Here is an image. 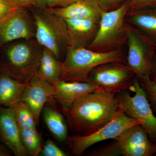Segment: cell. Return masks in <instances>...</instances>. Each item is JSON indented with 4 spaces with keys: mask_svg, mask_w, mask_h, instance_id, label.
Returning <instances> with one entry per match:
<instances>
[{
    "mask_svg": "<svg viewBox=\"0 0 156 156\" xmlns=\"http://www.w3.org/2000/svg\"><path fill=\"white\" fill-rule=\"evenodd\" d=\"M119 109L115 94L98 89L62 112L73 135L84 136L105 126Z\"/></svg>",
    "mask_w": 156,
    "mask_h": 156,
    "instance_id": "obj_1",
    "label": "cell"
},
{
    "mask_svg": "<svg viewBox=\"0 0 156 156\" xmlns=\"http://www.w3.org/2000/svg\"><path fill=\"white\" fill-rule=\"evenodd\" d=\"M42 53L35 38L6 44L0 48V72L27 83L37 76Z\"/></svg>",
    "mask_w": 156,
    "mask_h": 156,
    "instance_id": "obj_2",
    "label": "cell"
},
{
    "mask_svg": "<svg viewBox=\"0 0 156 156\" xmlns=\"http://www.w3.org/2000/svg\"><path fill=\"white\" fill-rule=\"evenodd\" d=\"M113 62L126 63V55L122 48L110 52H98L86 48L68 47L62 62L59 80L88 82L92 70L100 65Z\"/></svg>",
    "mask_w": 156,
    "mask_h": 156,
    "instance_id": "obj_3",
    "label": "cell"
},
{
    "mask_svg": "<svg viewBox=\"0 0 156 156\" xmlns=\"http://www.w3.org/2000/svg\"><path fill=\"white\" fill-rule=\"evenodd\" d=\"M36 25L35 39L42 47L51 51L59 61L64 59L68 47L65 20L48 9L30 8Z\"/></svg>",
    "mask_w": 156,
    "mask_h": 156,
    "instance_id": "obj_4",
    "label": "cell"
},
{
    "mask_svg": "<svg viewBox=\"0 0 156 156\" xmlns=\"http://www.w3.org/2000/svg\"><path fill=\"white\" fill-rule=\"evenodd\" d=\"M129 3L128 0L115 10L101 11L97 33L88 49L108 52L122 48L127 43L126 17Z\"/></svg>",
    "mask_w": 156,
    "mask_h": 156,
    "instance_id": "obj_5",
    "label": "cell"
},
{
    "mask_svg": "<svg viewBox=\"0 0 156 156\" xmlns=\"http://www.w3.org/2000/svg\"><path fill=\"white\" fill-rule=\"evenodd\" d=\"M129 90L134 92L133 96L127 91L115 94L119 108L136 120L147 132L151 141L156 144V116L136 76Z\"/></svg>",
    "mask_w": 156,
    "mask_h": 156,
    "instance_id": "obj_6",
    "label": "cell"
},
{
    "mask_svg": "<svg viewBox=\"0 0 156 156\" xmlns=\"http://www.w3.org/2000/svg\"><path fill=\"white\" fill-rule=\"evenodd\" d=\"M126 63L139 79H149L156 52V42L126 22Z\"/></svg>",
    "mask_w": 156,
    "mask_h": 156,
    "instance_id": "obj_7",
    "label": "cell"
},
{
    "mask_svg": "<svg viewBox=\"0 0 156 156\" xmlns=\"http://www.w3.org/2000/svg\"><path fill=\"white\" fill-rule=\"evenodd\" d=\"M138 124L139 123L136 120L128 116L119 108L110 122L92 134L84 136H69L66 140L69 150L73 155H81L95 144L114 139L128 128Z\"/></svg>",
    "mask_w": 156,
    "mask_h": 156,
    "instance_id": "obj_8",
    "label": "cell"
},
{
    "mask_svg": "<svg viewBox=\"0 0 156 156\" xmlns=\"http://www.w3.org/2000/svg\"><path fill=\"white\" fill-rule=\"evenodd\" d=\"M136 75L126 62H107L92 70L88 82L105 92L116 94L128 91Z\"/></svg>",
    "mask_w": 156,
    "mask_h": 156,
    "instance_id": "obj_9",
    "label": "cell"
},
{
    "mask_svg": "<svg viewBox=\"0 0 156 156\" xmlns=\"http://www.w3.org/2000/svg\"><path fill=\"white\" fill-rule=\"evenodd\" d=\"M108 144L111 156H151L156 153V144L140 124L128 128Z\"/></svg>",
    "mask_w": 156,
    "mask_h": 156,
    "instance_id": "obj_10",
    "label": "cell"
},
{
    "mask_svg": "<svg viewBox=\"0 0 156 156\" xmlns=\"http://www.w3.org/2000/svg\"><path fill=\"white\" fill-rule=\"evenodd\" d=\"M35 33V22L30 8H19L0 19V48L16 40L34 38Z\"/></svg>",
    "mask_w": 156,
    "mask_h": 156,
    "instance_id": "obj_11",
    "label": "cell"
},
{
    "mask_svg": "<svg viewBox=\"0 0 156 156\" xmlns=\"http://www.w3.org/2000/svg\"><path fill=\"white\" fill-rule=\"evenodd\" d=\"M54 94L53 85L36 76L27 84L20 101L28 105L38 124L44 107L53 99Z\"/></svg>",
    "mask_w": 156,
    "mask_h": 156,
    "instance_id": "obj_12",
    "label": "cell"
},
{
    "mask_svg": "<svg viewBox=\"0 0 156 156\" xmlns=\"http://www.w3.org/2000/svg\"><path fill=\"white\" fill-rule=\"evenodd\" d=\"M0 138L14 155H28L21 141L12 108L0 106Z\"/></svg>",
    "mask_w": 156,
    "mask_h": 156,
    "instance_id": "obj_13",
    "label": "cell"
},
{
    "mask_svg": "<svg viewBox=\"0 0 156 156\" xmlns=\"http://www.w3.org/2000/svg\"><path fill=\"white\" fill-rule=\"evenodd\" d=\"M53 99L62 109L68 108L85 95L100 89L90 82H70L59 80L53 85Z\"/></svg>",
    "mask_w": 156,
    "mask_h": 156,
    "instance_id": "obj_14",
    "label": "cell"
},
{
    "mask_svg": "<svg viewBox=\"0 0 156 156\" xmlns=\"http://www.w3.org/2000/svg\"><path fill=\"white\" fill-rule=\"evenodd\" d=\"M100 19L64 20L67 25L68 47L87 48L97 33Z\"/></svg>",
    "mask_w": 156,
    "mask_h": 156,
    "instance_id": "obj_15",
    "label": "cell"
},
{
    "mask_svg": "<svg viewBox=\"0 0 156 156\" xmlns=\"http://www.w3.org/2000/svg\"><path fill=\"white\" fill-rule=\"evenodd\" d=\"M48 9L64 20L100 19L102 11L95 0H82L66 7Z\"/></svg>",
    "mask_w": 156,
    "mask_h": 156,
    "instance_id": "obj_16",
    "label": "cell"
},
{
    "mask_svg": "<svg viewBox=\"0 0 156 156\" xmlns=\"http://www.w3.org/2000/svg\"><path fill=\"white\" fill-rule=\"evenodd\" d=\"M126 21L156 42V7L129 10Z\"/></svg>",
    "mask_w": 156,
    "mask_h": 156,
    "instance_id": "obj_17",
    "label": "cell"
},
{
    "mask_svg": "<svg viewBox=\"0 0 156 156\" xmlns=\"http://www.w3.org/2000/svg\"><path fill=\"white\" fill-rule=\"evenodd\" d=\"M27 84L0 72V106L12 108L20 101Z\"/></svg>",
    "mask_w": 156,
    "mask_h": 156,
    "instance_id": "obj_18",
    "label": "cell"
},
{
    "mask_svg": "<svg viewBox=\"0 0 156 156\" xmlns=\"http://www.w3.org/2000/svg\"><path fill=\"white\" fill-rule=\"evenodd\" d=\"M43 117L50 132L58 141L66 142L68 137V125L66 120L60 112L54 107H44Z\"/></svg>",
    "mask_w": 156,
    "mask_h": 156,
    "instance_id": "obj_19",
    "label": "cell"
},
{
    "mask_svg": "<svg viewBox=\"0 0 156 156\" xmlns=\"http://www.w3.org/2000/svg\"><path fill=\"white\" fill-rule=\"evenodd\" d=\"M62 62L51 51L43 47V53L37 76L54 85L60 79Z\"/></svg>",
    "mask_w": 156,
    "mask_h": 156,
    "instance_id": "obj_20",
    "label": "cell"
},
{
    "mask_svg": "<svg viewBox=\"0 0 156 156\" xmlns=\"http://www.w3.org/2000/svg\"><path fill=\"white\" fill-rule=\"evenodd\" d=\"M20 137L28 155L37 156L41 152L43 140L37 129H20Z\"/></svg>",
    "mask_w": 156,
    "mask_h": 156,
    "instance_id": "obj_21",
    "label": "cell"
},
{
    "mask_svg": "<svg viewBox=\"0 0 156 156\" xmlns=\"http://www.w3.org/2000/svg\"><path fill=\"white\" fill-rule=\"evenodd\" d=\"M12 108L20 129H37V123L27 104L20 101Z\"/></svg>",
    "mask_w": 156,
    "mask_h": 156,
    "instance_id": "obj_22",
    "label": "cell"
},
{
    "mask_svg": "<svg viewBox=\"0 0 156 156\" xmlns=\"http://www.w3.org/2000/svg\"><path fill=\"white\" fill-rule=\"evenodd\" d=\"M139 80L140 85L145 91L152 108L156 112V82L150 78Z\"/></svg>",
    "mask_w": 156,
    "mask_h": 156,
    "instance_id": "obj_23",
    "label": "cell"
},
{
    "mask_svg": "<svg viewBox=\"0 0 156 156\" xmlns=\"http://www.w3.org/2000/svg\"><path fill=\"white\" fill-rule=\"evenodd\" d=\"M41 154L44 156H66L67 154L57 146L51 140L48 139L43 145Z\"/></svg>",
    "mask_w": 156,
    "mask_h": 156,
    "instance_id": "obj_24",
    "label": "cell"
},
{
    "mask_svg": "<svg viewBox=\"0 0 156 156\" xmlns=\"http://www.w3.org/2000/svg\"><path fill=\"white\" fill-rule=\"evenodd\" d=\"M98 7L104 12L115 10L128 0H95Z\"/></svg>",
    "mask_w": 156,
    "mask_h": 156,
    "instance_id": "obj_25",
    "label": "cell"
},
{
    "mask_svg": "<svg viewBox=\"0 0 156 156\" xmlns=\"http://www.w3.org/2000/svg\"><path fill=\"white\" fill-rule=\"evenodd\" d=\"M156 7V0H130L129 10Z\"/></svg>",
    "mask_w": 156,
    "mask_h": 156,
    "instance_id": "obj_26",
    "label": "cell"
},
{
    "mask_svg": "<svg viewBox=\"0 0 156 156\" xmlns=\"http://www.w3.org/2000/svg\"><path fill=\"white\" fill-rule=\"evenodd\" d=\"M20 8L8 0H0V19Z\"/></svg>",
    "mask_w": 156,
    "mask_h": 156,
    "instance_id": "obj_27",
    "label": "cell"
},
{
    "mask_svg": "<svg viewBox=\"0 0 156 156\" xmlns=\"http://www.w3.org/2000/svg\"><path fill=\"white\" fill-rule=\"evenodd\" d=\"M55 0H32L31 8L46 9L53 7Z\"/></svg>",
    "mask_w": 156,
    "mask_h": 156,
    "instance_id": "obj_28",
    "label": "cell"
},
{
    "mask_svg": "<svg viewBox=\"0 0 156 156\" xmlns=\"http://www.w3.org/2000/svg\"><path fill=\"white\" fill-rule=\"evenodd\" d=\"M82 0H55L53 8L66 7Z\"/></svg>",
    "mask_w": 156,
    "mask_h": 156,
    "instance_id": "obj_29",
    "label": "cell"
},
{
    "mask_svg": "<svg viewBox=\"0 0 156 156\" xmlns=\"http://www.w3.org/2000/svg\"><path fill=\"white\" fill-rule=\"evenodd\" d=\"M10 2L19 7L30 8L32 7V0H8Z\"/></svg>",
    "mask_w": 156,
    "mask_h": 156,
    "instance_id": "obj_30",
    "label": "cell"
},
{
    "mask_svg": "<svg viewBox=\"0 0 156 156\" xmlns=\"http://www.w3.org/2000/svg\"><path fill=\"white\" fill-rule=\"evenodd\" d=\"M150 79L153 81L156 82V52L153 59L152 67Z\"/></svg>",
    "mask_w": 156,
    "mask_h": 156,
    "instance_id": "obj_31",
    "label": "cell"
},
{
    "mask_svg": "<svg viewBox=\"0 0 156 156\" xmlns=\"http://www.w3.org/2000/svg\"><path fill=\"white\" fill-rule=\"evenodd\" d=\"M11 154L5 148L0 144V156H10Z\"/></svg>",
    "mask_w": 156,
    "mask_h": 156,
    "instance_id": "obj_32",
    "label": "cell"
}]
</instances>
